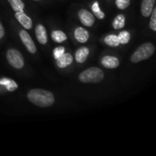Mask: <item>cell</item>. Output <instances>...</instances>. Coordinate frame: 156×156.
I'll return each instance as SVG.
<instances>
[{
    "instance_id": "1",
    "label": "cell",
    "mask_w": 156,
    "mask_h": 156,
    "mask_svg": "<svg viewBox=\"0 0 156 156\" xmlns=\"http://www.w3.org/2000/svg\"><path fill=\"white\" fill-rule=\"evenodd\" d=\"M27 99L31 103L41 108L50 107L55 102L52 92L42 89H33L27 92Z\"/></svg>"
},
{
    "instance_id": "2",
    "label": "cell",
    "mask_w": 156,
    "mask_h": 156,
    "mask_svg": "<svg viewBox=\"0 0 156 156\" xmlns=\"http://www.w3.org/2000/svg\"><path fill=\"white\" fill-rule=\"evenodd\" d=\"M103 78H104L103 71L97 67L89 68L83 70L79 75V80L82 83H98L101 81Z\"/></svg>"
},
{
    "instance_id": "3",
    "label": "cell",
    "mask_w": 156,
    "mask_h": 156,
    "mask_svg": "<svg viewBox=\"0 0 156 156\" xmlns=\"http://www.w3.org/2000/svg\"><path fill=\"white\" fill-rule=\"evenodd\" d=\"M154 50H155V47L154 44L144 43V44L141 45L136 49V51L132 55L131 61L133 63H138L140 61L148 59L149 58H151L153 56V54L154 53Z\"/></svg>"
},
{
    "instance_id": "4",
    "label": "cell",
    "mask_w": 156,
    "mask_h": 156,
    "mask_svg": "<svg viewBox=\"0 0 156 156\" xmlns=\"http://www.w3.org/2000/svg\"><path fill=\"white\" fill-rule=\"evenodd\" d=\"M6 58H7L8 63L15 69H19L24 67L25 61H24L23 56L18 50H16L15 48H10L7 50Z\"/></svg>"
},
{
    "instance_id": "5",
    "label": "cell",
    "mask_w": 156,
    "mask_h": 156,
    "mask_svg": "<svg viewBox=\"0 0 156 156\" xmlns=\"http://www.w3.org/2000/svg\"><path fill=\"white\" fill-rule=\"evenodd\" d=\"M19 37H20V38H21L23 44H24L25 47L27 48V49L30 53H32V54L36 53V51H37V47H36L34 41L32 40V37H30V35H29L26 30H21V31L19 32Z\"/></svg>"
},
{
    "instance_id": "6",
    "label": "cell",
    "mask_w": 156,
    "mask_h": 156,
    "mask_svg": "<svg viewBox=\"0 0 156 156\" xmlns=\"http://www.w3.org/2000/svg\"><path fill=\"white\" fill-rule=\"evenodd\" d=\"M78 15H79L80 20L82 23V25H84L86 27H91L95 22L94 15L92 13H90V11L86 10V9L80 10Z\"/></svg>"
},
{
    "instance_id": "7",
    "label": "cell",
    "mask_w": 156,
    "mask_h": 156,
    "mask_svg": "<svg viewBox=\"0 0 156 156\" xmlns=\"http://www.w3.org/2000/svg\"><path fill=\"white\" fill-rule=\"evenodd\" d=\"M16 20L21 24V26H23L25 27V29H30L32 27V20L31 18L27 16L23 10L21 11H16V15H15Z\"/></svg>"
},
{
    "instance_id": "8",
    "label": "cell",
    "mask_w": 156,
    "mask_h": 156,
    "mask_svg": "<svg viewBox=\"0 0 156 156\" xmlns=\"http://www.w3.org/2000/svg\"><path fill=\"white\" fill-rule=\"evenodd\" d=\"M35 33H36V37H37V41L42 44V45H45L47 44L48 42V35H47V31H46V28L43 25H37L36 27V29H35Z\"/></svg>"
},
{
    "instance_id": "9",
    "label": "cell",
    "mask_w": 156,
    "mask_h": 156,
    "mask_svg": "<svg viewBox=\"0 0 156 156\" xmlns=\"http://www.w3.org/2000/svg\"><path fill=\"white\" fill-rule=\"evenodd\" d=\"M101 64L106 69H115L120 65V61L116 57L105 56L101 59Z\"/></svg>"
},
{
    "instance_id": "10",
    "label": "cell",
    "mask_w": 156,
    "mask_h": 156,
    "mask_svg": "<svg viewBox=\"0 0 156 156\" xmlns=\"http://www.w3.org/2000/svg\"><path fill=\"white\" fill-rule=\"evenodd\" d=\"M155 0H143L141 5V13L144 16H149L154 9Z\"/></svg>"
},
{
    "instance_id": "11",
    "label": "cell",
    "mask_w": 156,
    "mask_h": 156,
    "mask_svg": "<svg viewBox=\"0 0 156 156\" xmlns=\"http://www.w3.org/2000/svg\"><path fill=\"white\" fill-rule=\"evenodd\" d=\"M74 37L77 39V41H79L80 43H85L88 41L90 37V34L86 29H84L81 27H79L74 31Z\"/></svg>"
},
{
    "instance_id": "12",
    "label": "cell",
    "mask_w": 156,
    "mask_h": 156,
    "mask_svg": "<svg viewBox=\"0 0 156 156\" xmlns=\"http://www.w3.org/2000/svg\"><path fill=\"white\" fill-rule=\"evenodd\" d=\"M57 60V65L58 68H66L68 66H69L72 61H73V57L69 54V53H63L58 58L56 59Z\"/></svg>"
},
{
    "instance_id": "13",
    "label": "cell",
    "mask_w": 156,
    "mask_h": 156,
    "mask_svg": "<svg viewBox=\"0 0 156 156\" xmlns=\"http://www.w3.org/2000/svg\"><path fill=\"white\" fill-rule=\"evenodd\" d=\"M0 86L5 87L7 91H15L18 88V85L15 80L11 79H7V78L0 79Z\"/></svg>"
},
{
    "instance_id": "14",
    "label": "cell",
    "mask_w": 156,
    "mask_h": 156,
    "mask_svg": "<svg viewBox=\"0 0 156 156\" xmlns=\"http://www.w3.org/2000/svg\"><path fill=\"white\" fill-rule=\"evenodd\" d=\"M90 54V49L86 47H82V48H80L76 53H75V58H76V61L79 62V63H83L86 61L88 56Z\"/></svg>"
},
{
    "instance_id": "15",
    "label": "cell",
    "mask_w": 156,
    "mask_h": 156,
    "mask_svg": "<svg viewBox=\"0 0 156 156\" xmlns=\"http://www.w3.org/2000/svg\"><path fill=\"white\" fill-rule=\"evenodd\" d=\"M125 26V16L123 15H118L113 22H112V27L114 29H121Z\"/></svg>"
},
{
    "instance_id": "16",
    "label": "cell",
    "mask_w": 156,
    "mask_h": 156,
    "mask_svg": "<svg viewBox=\"0 0 156 156\" xmlns=\"http://www.w3.org/2000/svg\"><path fill=\"white\" fill-rule=\"evenodd\" d=\"M51 37L52 39L57 42V43H61V42H64L66 39H67V36L64 32L60 31V30H56V31H53L51 33Z\"/></svg>"
},
{
    "instance_id": "17",
    "label": "cell",
    "mask_w": 156,
    "mask_h": 156,
    "mask_svg": "<svg viewBox=\"0 0 156 156\" xmlns=\"http://www.w3.org/2000/svg\"><path fill=\"white\" fill-rule=\"evenodd\" d=\"M104 42H105V44H107L110 47H118L120 45L118 36L113 35V34L108 35L104 39Z\"/></svg>"
},
{
    "instance_id": "18",
    "label": "cell",
    "mask_w": 156,
    "mask_h": 156,
    "mask_svg": "<svg viewBox=\"0 0 156 156\" xmlns=\"http://www.w3.org/2000/svg\"><path fill=\"white\" fill-rule=\"evenodd\" d=\"M91 9H92L93 15H94L96 17H98L99 19H103V18L105 17V14L101 10L98 2H94V3H93V5H92V6H91Z\"/></svg>"
},
{
    "instance_id": "19",
    "label": "cell",
    "mask_w": 156,
    "mask_h": 156,
    "mask_svg": "<svg viewBox=\"0 0 156 156\" xmlns=\"http://www.w3.org/2000/svg\"><path fill=\"white\" fill-rule=\"evenodd\" d=\"M8 2L10 3V5L15 11H21L25 7V5L22 0H8Z\"/></svg>"
},
{
    "instance_id": "20",
    "label": "cell",
    "mask_w": 156,
    "mask_h": 156,
    "mask_svg": "<svg viewBox=\"0 0 156 156\" xmlns=\"http://www.w3.org/2000/svg\"><path fill=\"white\" fill-rule=\"evenodd\" d=\"M118 38H119V42L120 44H127L130 39H131V35L128 31H122L120 32L119 36H118Z\"/></svg>"
},
{
    "instance_id": "21",
    "label": "cell",
    "mask_w": 156,
    "mask_h": 156,
    "mask_svg": "<svg viewBox=\"0 0 156 156\" xmlns=\"http://www.w3.org/2000/svg\"><path fill=\"white\" fill-rule=\"evenodd\" d=\"M151 21L149 23V27L153 31H156V9H153L151 13Z\"/></svg>"
},
{
    "instance_id": "22",
    "label": "cell",
    "mask_w": 156,
    "mask_h": 156,
    "mask_svg": "<svg viewBox=\"0 0 156 156\" xmlns=\"http://www.w3.org/2000/svg\"><path fill=\"white\" fill-rule=\"evenodd\" d=\"M115 3L118 8L123 10V9H126L130 5L131 1L130 0H115Z\"/></svg>"
},
{
    "instance_id": "23",
    "label": "cell",
    "mask_w": 156,
    "mask_h": 156,
    "mask_svg": "<svg viewBox=\"0 0 156 156\" xmlns=\"http://www.w3.org/2000/svg\"><path fill=\"white\" fill-rule=\"evenodd\" d=\"M63 53H65V48L64 47H57L53 50V56H54L55 59L58 58Z\"/></svg>"
},
{
    "instance_id": "24",
    "label": "cell",
    "mask_w": 156,
    "mask_h": 156,
    "mask_svg": "<svg viewBox=\"0 0 156 156\" xmlns=\"http://www.w3.org/2000/svg\"><path fill=\"white\" fill-rule=\"evenodd\" d=\"M4 34H5L4 27H3V25L0 23V38H2V37H4Z\"/></svg>"
},
{
    "instance_id": "25",
    "label": "cell",
    "mask_w": 156,
    "mask_h": 156,
    "mask_svg": "<svg viewBox=\"0 0 156 156\" xmlns=\"http://www.w3.org/2000/svg\"><path fill=\"white\" fill-rule=\"evenodd\" d=\"M35 1H38V0H35Z\"/></svg>"
}]
</instances>
